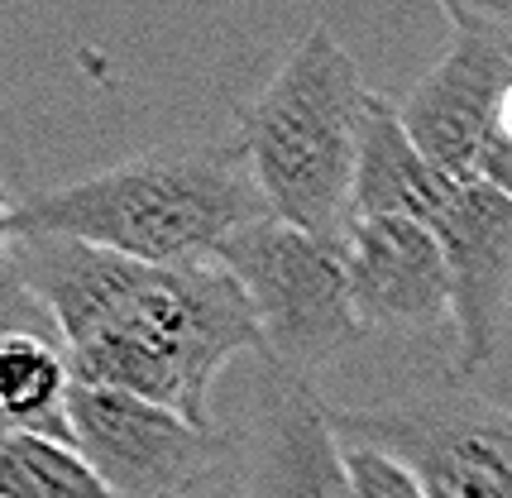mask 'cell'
I'll use <instances>...</instances> for the list:
<instances>
[{"instance_id":"6da1fadb","label":"cell","mask_w":512,"mask_h":498,"mask_svg":"<svg viewBox=\"0 0 512 498\" xmlns=\"http://www.w3.org/2000/svg\"><path fill=\"white\" fill-rule=\"evenodd\" d=\"M5 273L39 297L77 384L120 388L211 427V388L264 350L245 288L221 264H144L44 230H0Z\"/></svg>"},{"instance_id":"7a4b0ae2","label":"cell","mask_w":512,"mask_h":498,"mask_svg":"<svg viewBox=\"0 0 512 498\" xmlns=\"http://www.w3.org/2000/svg\"><path fill=\"white\" fill-rule=\"evenodd\" d=\"M240 139H178L67 187L10 197L0 230H44L144 264H216L225 240L268 221Z\"/></svg>"},{"instance_id":"3957f363","label":"cell","mask_w":512,"mask_h":498,"mask_svg":"<svg viewBox=\"0 0 512 498\" xmlns=\"http://www.w3.org/2000/svg\"><path fill=\"white\" fill-rule=\"evenodd\" d=\"M369 87L326 24L307 29L240 115V149L268 211L321 240L355 221V168Z\"/></svg>"},{"instance_id":"277c9868","label":"cell","mask_w":512,"mask_h":498,"mask_svg":"<svg viewBox=\"0 0 512 498\" xmlns=\"http://www.w3.org/2000/svg\"><path fill=\"white\" fill-rule=\"evenodd\" d=\"M216 264L245 288L264 355H273V364L288 374L307 379L364 336L340 240H321L268 216L225 240Z\"/></svg>"},{"instance_id":"5b68a950","label":"cell","mask_w":512,"mask_h":498,"mask_svg":"<svg viewBox=\"0 0 512 498\" xmlns=\"http://www.w3.org/2000/svg\"><path fill=\"white\" fill-rule=\"evenodd\" d=\"M350 446L402 460L431 498H512V408L465 388L407 403L331 408Z\"/></svg>"},{"instance_id":"8992f818","label":"cell","mask_w":512,"mask_h":498,"mask_svg":"<svg viewBox=\"0 0 512 498\" xmlns=\"http://www.w3.org/2000/svg\"><path fill=\"white\" fill-rule=\"evenodd\" d=\"M72 451L120 498H178L206 479L230 451V436L197 427L182 412L158 408L120 388H72Z\"/></svg>"},{"instance_id":"52a82bcc","label":"cell","mask_w":512,"mask_h":498,"mask_svg":"<svg viewBox=\"0 0 512 498\" xmlns=\"http://www.w3.org/2000/svg\"><path fill=\"white\" fill-rule=\"evenodd\" d=\"M436 240L450 269L455 374L469 379L493 364L512 302V197L493 182H455L436 211Z\"/></svg>"},{"instance_id":"ba28073f","label":"cell","mask_w":512,"mask_h":498,"mask_svg":"<svg viewBox=\"0 0 512 498\" xmlns=\"http://www.w3.org/2000/svg\"><path fill=\"white\" fill-rule=\"evenodd\" d=\"M512 91V53L479 34H455L446 58L402 101V125L450 182H479Z\"/></svg>"},{"instance_id":"9c48e42d","label":"cell","mask_w":512,"mask_h":498,"mask_svg":"<svg viewBox=\"0 0 512 498\" xmlns=\"http://www.w3.org/2000/svg\"><path fill=\"white\" fill-rule=\"evenodd\" d=\"M245 498H355L350 446L331 408L278 364L254 393Z\"/></svg>"},{"instance_id":"30bf717a","label":"cell","mask_w":512,"mask_h":498,"mask_svg":"<svg viewBox=\"0 0 512 498\" xmlns=\"http://www.w3.org/2000/svg\"><path fill=\"white\" fill-rule=\"evenodd\" d=\"M340 249L364 331L412 336L450 321V269L431 226L402 216H355Z\"/></svg>"},{"instance_id":"8fae6325","label":"cell","mask_w":512,"mask_h":498,"mask_svg":"<svg viewBox=\"0 0 512 498\" xmlns=\"http://www.w3.org/2000/svg\"><path fill=\"white\" fill-rule=\"evenodd\" d=\"M455 182L417 149L402 125V106L369 91L364 130H359V168H355V216H402L431 226L446 206Z\"/></svg>"},{"instance_id":"7c38bea8","label":"cell","mask_w":512,"mask_h":498,"mask_svg":"<svg viewBox=\"0 0 512 498\" xmlns=\"http://www.w3.org/2000/svg\"><path fill=\"white\" fill-rule=\"evenodd\" d=\"M72 388L77 374L58 345H48L34 331H5L0 336V412L5 431L44 436L58 446H72Z\"/></svg>"},{"instance_id":"4fadbf2b","label":"cell","mask_w":512,"mask_h":498,"mask_svg":"<svg viewBox=\"0 0 512 498\" xmlns=\"http://www.w3.org/2000/svg\"><path fill=\"white\" fill-rule=\"evenodd\" d=\"M0 498H120L72 446L5 431L0 441Z\"/></svg>"},{"instance_id":"5bb4252c","label":"cell","mask_w":512,"mask_h":498,"mask_svg":"<svg viewBox=\"0 0 512 498\" xmlns=\"http://www.w3.org/2000/svg\"><path fill=\"white\" fill-rule=\"evenodd\" d=\"M350 475H355V498H431L402 460L374 446H350Z\"/></svg>"},{"instance_id":"9a60e30c","label":"cell","mask_w":512,"mask_h":498,"mask_svg":"<svg viewBox=\"0 0 512 498\" xmlns=\"http://www.w3.org/2000/svg\"><path fill=\"white\" fill-rule=\"evenodd\" d=\"M455 24V34H479V39H508L512 34V0H436Z\"/></svg>"},{"instance_id":"2e32d148","label":"cell","mask_w":512,"mask_h":498,"mask_svg":"<svg viewBox=\"0 0 512 498\" xmlns=\"http://www.w3.org/2000/svg\"><path fill=\"white\" fill-rule=\"evenodd\" d=\"M498 144H503V149H512V91H508V101H503V111H498Z\"/></svg>"},{"instance_id":"e0dca14e","label":"cell","mask_w":512,"mask_h":498,"mask_svg":"<svg viewBox=\"0 0 512 498\" xmlns=\"http://www.w3.org/2000/svg\"><path fill=\"white\" fill-rule=\"evenodd\" d=\"M493 44H498V48H508V53H512V34H508V39H493Z\"/></svg>"}]
</instances>
